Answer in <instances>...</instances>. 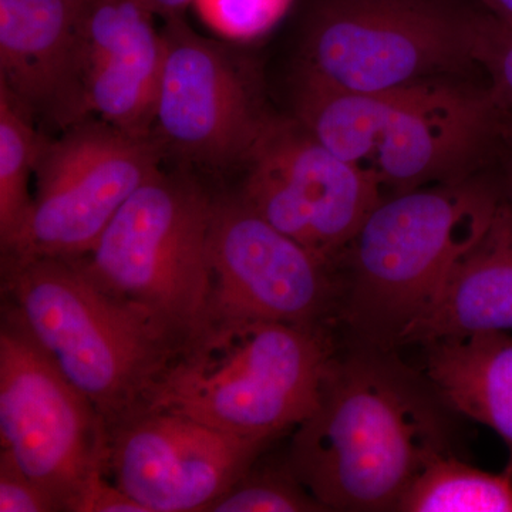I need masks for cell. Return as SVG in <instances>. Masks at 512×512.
I'll return each instance as SVG.
<instances>
[{
    "label": "cell",
    "mask_w": 512,
    "mask_h": 512,
    "mask_svg": "<svg viewBox=\"0 0 512 512\" xmlns=\"http://www.w3.org/2000/svg\"><path fill=\"white\" fill-rule=\"evenodd\" d=\"M0 295V316L93 403L107 429L147 406L183 342L153 313L107 291L80 258L0 255Z\"/></svg>",
    "instance_id": "obj_1"
},
{
    "label": "cell",
    "mask_w": 512,
    "mask_h": 512,
    "mask_svg": "<svg viewBox=\"0 0 512 512\" xmlns=\"http://www.w3.org/2000/svg\"><path fill=\"white\" fill-rule=\"evenodd\" d=\"M440 421L402 370L380 357H332L318 409L293 433L289 470L328 511H396L441 453Z\"/></svg>",
    "instance_id": "obj_2"
},
{
    "label": "cell",
    "mask_w": 512,
    "mask_h": 512,
    "mask_svg": "<svg viewBox=\"0 0 512 512\" xmlns=\"http://www.w3.org/2000/svg\"><path fill=\"white\" fill-rule=\"evenodd\" d=\"M332 357L323 329L210 313L175 350L147 406L275 440L318 409Z\"/></svg>",
    "instance_id": "obj_3"
},
{
    "label": "cell",
    "mask_w": 512,
    "mask_h": 512,
    "mask_svg": "<svg viewBox=\"0 0 512 512\" xmlns=\"http://www.w3.org/2000/svg\"><path fill=\"white\" fill-rule=\"evenodd\" d=\"M295 117L316 140L394 194L460 180L497 133L485 92L423 80L380 92H339L295 76Z\"/></svg>",
    "instance_id": "obj_4"
},
{
    "label": "cell",
    "mask_w": 512,
    "mask_h": 512,
    "mask_svg": "<svg viewBox=\"0 0 512 512\" xmlns=\"http://www.w3.org/2000/svg\"><path fill=\"white\" fill-rule=\"evenodd\" d=\"M503 201L491 185L463 180L383 198L349 245L350 322L396 342L434 305Z\"/></svg>",
    "instance_id": "obj_5"
},
{
    "label": "cell",
    "mask_w": 512,
    "mask_h": 512,
    "mask_svg": "<svg viewBox=\"0 0 512 512\" xmlns=\"http://www.w3.org/2000/svg\"><path fill=\"white\" fill-rule=\"evenodd\" d=\"M212 205L197 178L161 170L128 198L82 264L183 340L210 315Z\"/></svg>",
    "instance_id": "obj_6"
},
{
    "label": "cell",
    "mask_w": 512,
    "mask_h": 512,
    "mask_svg": "<svg viewBox=\"0 0 512 512\" xmlns=\"http://www.w3.org/2000/svg\"><path fill=\"white\" fill-rule=\"evenodd\" d=\"M478 12L453 0H315L296 76L339 92H380L474 62Z\"/></svg>",
    "instance_id": "obj_7"
},
{
    "label": "cell",
    "mask_w": 512,
    "mask_h": 512,
    "mask_svg": "<svg viewBox=\"0 0 512 512\" xmlns=\"http://www.w3.org/2000/svg\"><path fill=\"white\" fill-rule=\"evenodd\" d=\"M154 133L96 117L46 138L35 171L28 222L15 247L0 255L83 258L128 198L163 170L167 157Z\"/></svg>",
    "instance_id": "obj_8"
},
{
    "label": "cell",
    "mask_w": 512,
    "mask_h": 512,
    "mask_svg": "<svg viewBox=\"0 0 512 512\" xmlns=\"http://www.w3.org/2000/svg\"><path fill=\"white\" fill-rule=\"evenodd\" d=\"M0 319V453L63 512H77L107 476L106 421L19 326Z\"/></svg>",
    "instance_id": "obj_9"
},
{
    "label": "cell",
    "mask_w": 512,
    "mask_h": 512,
    "mask_svg": "<svg viewBox=\"0 0 512 512\" xmlns=\"http://www.w3.org/2000/svg\"><path fill=\"white\" fill-rule=\"evenodd\" d=\"M244 168L241 201L330 265L383 200L375 180L295 119L269 121Z\"/></svg>",
    "instance_id": "obj_10"
},
{
    "label": "cell",
    "mask_w": 512,
    "mask_h": 512,
    "mask_svg": "<svg viewBox=\"0 0 512 512\" xmlns=\"http://www.w3.org/2000/svg\"><path fill=\"white\" fill-rule=\"evenodd\" d=\"M153 133L167 154L211 173L244 167L268 126L247 67L183 16L165 19Z\"/></svg>",
    "instance_id": "obj_11"
},
{
    "label": "cell",
    "mask_w": 512,
    "mask_h": 512,
    "mask_svg": "<svg viewBox=\"0 0 512 512\" xmlns=\"http://www.w3.org/2000/svg\"><path fill=\"white\" fill-rule=\"evenodd\" d=\"M107 477L147 512H208L272 440L144 406L107 429Z\"/></svg>",
    "instance_id": "obj_12"
},
{
    "label": "cell",
    "mask_w": 512,
    "mask_h": 512,
    "mask_svg": "<svg viewBox=\"0 0 512 512\" xmlns=\"http://www.w3.org/2000/svg\"><path fill=\"white\" fill-rule=\"evenodd\" d=\"M210 313L322 329L335 298L332 265L252 211L237 194H214Z\"/></svg>",
    "instance_id": "obj_13"
},
{
    "label": "cell",
    "mask_w": 512,
    "mask_h": 512,
    "mask_svg": "<svg viewBox=\"0 0 512 512\" xmlns=\"http://www.w3.org/2000/svg\"><path fill=\"white\" fill-rule=\"evenodd\" d=\"M154 16L146 0H89L79 70L84 120L153 133L164 62Z\"/></svg>",
    "instance_id": "obj_14"
},
{
    "label": "cell",
    "mask_w": 512,
    "mask_h": 512,
    "mask_svg": "<svg viewBox=\"0 0 512 512\" xmlns=\"http://www.w3.org/2000/svg\"><path fill=\"white\" fill-rule=\"evenodd\" d=\"M89 0H0V86L35 117L83 121L79 70Z\"/></svg>",
    "instance_id": "obj_15"
},
{
    "label": "cell",
    "mask_w": 512,
    "mask_h": 512,
    "mask_svg": "<svg viewBox=\"0 0 512 512\" xmlns=\"http://www.w3.org/2000/svg\"><path fill=\"white\" fill-rule=\"evenodd\" d=\"M512 330V205L501 202L493 224L456 266L429 311L397 343H427Z\"/></svg>",
    "instance_id": "obj_16"
},
{
    "label": "cell",
    "mask_w": 512,
    "mask_h": 512,
    "mask_svg": "<svg viewBox=\"0 0 512 512\" xmlns=\"http://www.w3.org/2000/svg\"><path fill=\"white\" fill-rule=\"evenodd\" d=\"M424 346L431 386L456 412L503 439L508 448L504 471L512 478V336L474 333Z\"/></svg>",
    "instance_id": "obj_17"
},
{
    "label": "cell",
    "mask_w": 512,
    "mask_h": 512,
    "mask_svg": "<svg viewBox=\"0 0 512 512\" xmlns=\"http://www.w3.org/2000/svg\"><path fill=\"white\" fill-rule=\"evenodd\" d=\"M402 512H512V478L488 473L441 451L403 494Z\"/></svg>",
    "instance_id": "obj_18"
},
{
    "label": "cell",
    "mask_w": 512,
    "mask_h": 512,
    "mask_svg": "<svg viewBox=\"0 0 512 512\" xmlns=\"http://www.w3.org/2000/svg\"><path fill=\"white\" fill-rule=\"evenodd\" d=\"M45 140L35 117L0 86V254L15 247L28 222L30 181Z\"/></svg>",
    "instance_id": "obj_19"
},
{
    "label": "cell",
    "mask_w": 512,
    "mask_h": 512,
    "mask_svg": "<svg viewBox=\"0 0 512 512\" xmlns=\"http://www.w3.org/2000/svg\"><path fill=\"white\" fill-rule=\"evenodd\" d=\"M258 461L208 512L328 511L289 470L286 461L282 466H258Z\"/></svg>",
    "instance_id": "obj_20"
},
{
    "label": "cell",
    "mask_w": 512,
    "mask_h": 512,
    "mask_svg": "<svg viewBox=\"0 0 512 512\" xmlns=\"http://www.w3.org/2000/svg\"><path fill=\"white\" fill-rule=\"evenodd\" d=\"M474 62L490 74V92L501 109L512 111V20L480 8Z\"/></svg>",
    "instance_id": "obj_21"
},
{
    "label": "cell",
    "mask_w": 512,
    "mask_h": 512,
    "mask_svg": "<svg viewBox=\"0 0 512 512\" xmlns=\"http://www.w3.org/2000/svg\"><path fill=\"white\" fill-rule=\"evenodd\" d=\"M292 0H202L208 18L234 37L268 32L285 15Z\"/></svg>",
    "instance_id": "obj_22"
},
{
    "label": "cell",
    "mask_w": 512,
    "mask_h": 512,
    "mask_svg": "<svg viewBox=\"0 0 512 512\" xmlns=\"http://www.w3.org/2000/svg\"><path fill=\"white\" fill-rule=\"evenodd\" d=\"M0 511L2 512H63L62 507L46 490L8 456L0 453Z\"/></svg>",
    "instance_id": "obj_23"
},
{
    "label": "cell",
    "mask_w": 512,
    "mask_h": 512,
    "mask_svg": "<svg viewBox=\"0 0 512 512\" xmlns=\"http://www.w3.org/2000/svg\"><path fill=\"white\" fill-rule=\"evenodd\" d=\"M77 512H147L107 476H99L87 488Z\"/></svg>",
    "instance_id": "obj_24"
},
{
    "label": "cell",
    "mask_w": 512,
    "mask_h": 512,
    "mask_svg": "<svg viewBox=\"0 0 512 512\" xmlns=\"http://www.w3.org/2000/svg\"><path fill=\"white\" fill-rule=\"evenodd\" d=\"M151 10L164 19L183 16V12L194 0H146Z\"/></svg>",
    "instance_id": "obj_25"
},
{
    "label": "cell",
    "mask_w": 512,
    "mask_h": 512,
    "mask_svg": "<svg viewBox=\"0 0 512 512\" xmlns=\"http://www.w3.org/2000/svg\"><path fill=\"white\" fill-rule=\"evenodd\" d=\"M498 18L512 20V0H467Z\"/></svg>",
    "instance_id": "obj_26"
},
{
    "label": "cell",
    "mask_w": 512,
    "mask_h": 512,
    "mask_svg": "<svg viewBox=\"0 0 512 512\" xmlns=\"http://www.w3.org/2000/svg\"><path fill=\"white\" fill-rule=\"evenodd\" d=\"M510 204L512 205V170L510 175Z\"/></svg>",
    "instance_id": "obj_27"
}]
</instances>
